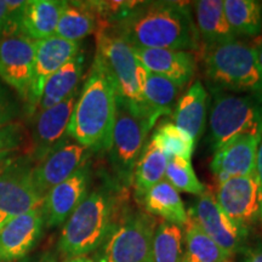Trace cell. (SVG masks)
I'll return each mask as SVG.
<instances>
[{"label": "cell", "mask_w": 262, "mask_h": 262, "mask_svg": "<svg viewBox=\"0 0 262 262\" xmlns=\"http://www.w3.org/2000/svg\"><path fill=\"white\" fill-rule=\"evenodd\" d=\"M108 25L133 48L189 52L201 47L191 8L183 3L139 2L123 17Z\"/></svg>", "instance_id": "6da1fadb"}, {"label": "cell", "mask_w": 262, "mask_h": 262, "mask_svg": "<svg viewBox=\"0 0 262 262\" xmlns=\"http://www.w3.org/2000/svg\"><path fill=\"white\" fill-rule=\"evenodd\" d=\"M116 110V86L102 58L96 54L75 102L67 131L68 136L90 152L108 150Z\"/></svg>", "instance_id": "7a4b0ae2"}, {"label": "cell", "mask_w": 262, "mask_h": 262, "mask_svg": "<svg viewBox=\"0 0 262 262\" xmlns=\"http://www.w3.org/2000/svg\"><path fill=\"white\" fill-rule=\"evenodd\" d=\"M116 199L110 191L88 193L62 227L57 249L66 258L96 251L114 224Z\"/></svg>", "instance_id": "3957f363"}, {"label": "cell", "mask_w": 262, "mask_h": 262, "mask_svg": "<svg viewBox=\"0 0 262 262\" xmlns=\"http://www.w3.org/2000/svg\"><path fill=\"white\" fill-rule=\"evenodd\" d=\"M202 55L212 90L262 93V72L253 45L233 39L203 47Z\"/></svg>", "instance_id": "277c9868"}, {"label": "cell", "mask_w": 262, "mask_h": 262, "mask_svg": "<svg viewBox=\"0 0 262 262\" xmlns=\"http://www.w3.org/2000/svg\"><path fill=\"white\" fill-rule=\"evenodd\" d=\"M262 134V93L212 90L209 143L216 152L237 137Z\"/></svg>", "instance_id": "5b68a950"}, {"label": "cell", "mask_w": 262, "mask_h": 262, "mask_svg": "<svg viewBox=\"0 0 262 262\" xmlns=\"http://www.w3.org/2000/svg\"><path fill=\"white\" fill-rule=\"evenodd\" d=\"M96 40V54L102 58L107 71L112 77L117 97L134 110L149 117L143 106L141 89L142 66L134 54L133 48L120 35H118L108 24L101 26ZM150 120L153 122L152 118Z\"/></svg>", "instance_id": "8992f818"}, {"label": "cell", "mask_w": 262, "mask_h": 262, "mask_svg": "<svg viewBox=\"0 0 262 262\" xmlns=\"http://www.w3.org/2000/svg\"><path fill=\"white\" fill-rule=\"evenodd\" d=\"M158 221L145 211H130L114 221L110 233L96 250L95 262H149Z\"/></svg>", "instance_id": "52a82bcc"}, {"label": "cell", "mask_w": 262, "mask_h": 262, "mask_svg": "<svg viewBox=\"0 0 262 262\" xmlns=\"http://www.w3.org/2000/svg\"><path fill=\"white\" fill-rule=\"evenodd\" d=\"M155 125L148 116L117 97L116 119L108 153L118 181L123 185L126 186L133 181L135 164Z\"/></svg>", "instance_id": "ba28073f"}, {"label": "cell", "mask_w": 262, "mask_h": 262, "mask_svg": "<svg viewBox=\"0 0 262 262\" xmlns=\"http://www.w3.org/2000/svg\"><path fill=\"white\" fill-rule=\"evenodd\" d=\"M29 157H15L0 172V228L12 219L41 206L44 196L32 180Z\"/></svg>", "instance_id": "9c48e42d"}, {"label": "cell", "mask_w": 262, "mask_h": 262, "mask_svg": "<svg viewBox=\"0 0 262 262\" xmlns=\"http://www.w3.org/2000/svg\"><path fill=\"white\" fill-rule=\"evenodd\" d=\"M215 198L244 239L260 220V192L256 173L217 182Z\"/></svg>", "instance_id": "30bf717a"}, {"label": "cell", "mask_w": 262, "mask_h": 262, "mask_svg": "<svg viewBox=\"0 0 262 262\" xmlns=\"http://www.w3.org/2000/svg\"><path fill=\"white\" fill-rule=\"evenodd\" d=\"M35 40L22 34L0 38V79L27 104L34 68Z\"/></svg>", "instance_id": "8fae6325"}, {"label": "cell", "mask_w": 262, "mask_h": 262, "mask_svg": "<svg viewBox=\"0 0 262 262\" xmlns=\"http://www.w3.org/2000/svg\"><path fill=\"white\" fill-rule=\"evenodd\" d=\"M91 152L75 141L66 139L51 150L41 162L33 165L32 180L34 187L42 196L71 178L74 172L88 164Z\"/></svg>", "instance_id": "7c38bea8"}, {"label": "cell", "mask_w": 262, "mask_h": 262, "mask_svg": "<svg viewBox=\"0 0 262 262\" xmlns=\"http://www.w3.org/2000/svg\"><path fill=\"white\" fill-rule=\"evenodd\" d=\"M80 52V42L70 41L56 35L35 41L34 68L27 106L28 113L38 108L42 89L49 78Z\"/></svg>", "instance_id": "4fadbf2b"}, {"label": "cell", "mask_w": 262, "mask_h": 262, "mask_svg": "<svg viewBox=\"0 0 262 262\" xmlns=\"http://www.w3.org/2000/svg\"><path fill=\"white\" fill-rule=\"evenodd\" d=\"M78 96L79 91H75L56 106L39 111L32 133V148L29 159L33 164L41 162L68 136V126Z\"/></svg>", "instance_id": "5bb4252c"}, {"label": "cell", "mask_w": 262, "mask_h": 262, "mask_svg": "<svg viewBox=\"0 0 262 262\" xmlns=\"http://www.w3.org/2000/svg\"><path fill=\"white\" fill-rule=\"evenodd\" d=\"M187 212L202 231L229 256L232 257L238 253L244 238L222 211L210 188H205L204 193L198 196Z\"/></svg>", "instance_id": "9a60e30c"}, {"label": "cell", "mask_w": 262, "mask_h": 262, "mask_svg": "<svg viewBox=\"0 0 262 262\" xmlns=\"http://www.w3.org/2000/svg\"><path fill=\"white\" fill-rule=\"evenodd\" d=\"M45 221L41 206L12 219L0 228V262H16L37 245Z\"/></svg>", "instance_id": "2e32d148"}, {"label": "cell", "mask_w": 262, "mask_h": 262, "mask_svg": "<svg viewBox=\"0 0 262 262\" xmlns=\"http://www.w3.org/2000/svg\"><path fill=\"white\" fill-rule=\"evenodd\" d=\"M90 169L86 164L71 178L47 193L42 201L41 210L48 228L57 227L67 221L72 212L88 195Z\"/></svg>", "instance_id": "e0dca14e"}, {"label": "cell", "mask_w": 262, "mask_h": 262, "mask_svg": "<svg viewBox=\"0 0 262 262\" xmlns=\"http://www.w3.org/2000/svg\"><path fill=\"white\" fill-rule=\"evenodd\" d=\"M261 139L262 134L244 135L216 150L210 163V169L217 182L255 173Z\"/></svg>", "instance_id": "ac0fdd59"}, {"label": "cell", "mask_w": 262, "mask_h": 262, "mask_svg": "<svg viewBox=\"0 0 262 262\" xmlns=\"http://www.w3.org/2000/svg\"><path fill=\"white\" fill-rule=\"evenodd\" d=\"M133 51L145 70L168 78L181 88L194 74L195 60L188 51L147 48H133Z\"/></svg>", "instance_id": "d6986e66"}, {"label": "cell", "mask_w": 262, "mask_h": 262, "mask_svg": "<svg viewBox=\"0 0 262 262\" xmlns=\"http://www.w3.org/2000/svg\"><path fill=\"white\" fill-rule=\"evenodd\" d=\"M206 110H208V93L202 81L196 80L176 103L173 124L188 134L196 143L204 133Z\"/></svg>", "instance_id": "ffe728a7"}, {"label": "cell", "mask_w": 262, "mask_h": 262, "mask_svg": "<svg viewBox=\"0 0 262 262\" xmlns=\"http://www.w3.org/2000/svg\"><path fill=\"white\" fill-rule=\"evenodd\" d=\"M63 2L31 0L26 2L19 21V34L32 40H41L55 35Z\"/></svg>", "instance_id": "44dd1931"}, {"label": "cell", "mask_w": 262, "mask_h": 262, "mask_svg": "<svg viewBox=\"0 0 262 262\" xmlns=\"http://www.w3.org/2000/svg\"><path fill=\"white\" fill-rule=\"evenodd\" d=\"M141 89L146 112L157 123L160 117L172 113L182 88L168 78L152 73L142 67Z\"/></svg>", "instance_id": "7402d4cb"}, {"label": "cell", "mask_w": 262, "mask_h": 262, "mask_svg": "<svg viewBox=\"0 0 262 262\" xmlns=\"http://www.w3.org/2000/svg\"><path fill=\"white\" fill-rule=\"evenodd\" d=\"M139 203L147 214L163 219L169 224L183 228L188 220V212L181 195L166 180L150 188Z\"/></svg>", "instance_id": "603a6c76"}, {"label": "cell", "mask_w": 262, "mask_h": 262, "mask_svg": "<svg viewBox=\"0 0 262 262\" xmlns=\"http://www.w3.org/2000/svg\"><path fill=\"white\" fill-rule=\"evenodd\" d=\"M193 8H194L196 31L204 47L237 39L226 19L224 2L199 0L193 3Z\"/></svg>", "instance_id": "cb8c5ba5"}, {"label": "cell", "mask_w": 262, "mask_h": 262, "mask_svg": "<svg viewBox=\"0 0 262 262\" xmlns=\"http://www.w3.org/2000/svg\"><path fill=\"white\" fill-rule=\"evenodd\" d=\"M83 71L84 54L80 51L56 73L52 74L45 83L38 103V112L56 106L78 91V85L83 77Z\"/></svg>", "instance_id": "d4e9b609"}, {"label": "cell", "mask_w": 262, "mask_h": 262, "mask_svg": "<svg viewBox=\"0 0 262 262\" xmlns=\"http://www.w3.org/2000/svg\"><path fill=\"white\" fill-rule=\"evenodd\" d=\"M169 158L152 139L146 143L134 168L133 183L137 202L163 180Z\"/></svg>", "instance_id": "484cf974"}, {"label": "cell", "mask_w": 262, "mask_h": 262, "mask_svg": "<svg viewBox=\"0 0 262 262\" xmlns=\"http://www.w3.org/2000/svg\"><path fill=\"white\" fill-rule=\"evenodd\" d=\"M96 15L89 3L63 2L55 35L79 42L96 29Z\"/></svg>", "instance_id": "4316f807"}, {"label": "cell", "mask_w": 262, "mask_h": 262, "mask_svg": "<svg viewBox=\"0 0 262 262\" xmlns=\"http://www.w3.org/2000/svg\"><path fill=\"white\" fill-rule=\"evenodd\" d=\"M224 11L235 38H256L262 32V4L255 0H225Z\"/></svg>", "instance_id": "83f0119b"}, {"label": "cell", "mask_w": 262, "mask_h": 262, "mask_svg": "<svg viewBox=\"0 0 262 262\" xmlns=\"http://www.w3.org/2000/svg\"><path fill=\"white\" fill-rule=\"evenodd\" d=\"M182 232V262H227L231 260V256L202 231L191 216H188Z\"/></svg>", "instance_id": "f1b7e54d"}, {"label": "cell", "mask_w": 262, "mask_h": 262, "mask_svg": "<svg viewBox=\"0 0 262 262\" xmlns=\"http://www.w3.org/2000/svg\"><path fill=\"white\" fill-rule=\"evenodd\" d=\"M183 232L180 226L162 221L157 226L149 262H182Z\"/></svg>", "instance_id": "f546056e"}, {"label": "cell", "mask_w": 262, "mask_h": 262, "mask_svg": "<svg viewBox=\"0 0 262 262\" xmlns=\"http://www.w3.org/2000/svg\"><path fill=\"white\" fill-rule=\"evenodd\" d=\"M152 140L160 147L168 158L178 157L191 160L195 142L188 134L182 131L173 123L165 122L157 127Z\"/></svg>", "instance_id": "4dcf8cb0"}, {"label": "cell", "mask_w": 262, "mask_h": 262, "mask_svg": "<svg viewBox=\"0 0 262 262\" xmlns=\"http://www.w3.org/2000/svg\"><path fill=\"white\" fill-rule=\"evenodd\" d=\"M165 180L179 193L185 192L199 196L204 193L206 188L196 178L191 160L178 158V157L169 158L168 165H166Z\"/></svg>", "instance_id": "1f68e13d"}, {"label": "cell", "mask_w": 262, "mask_h": 262, "mask_svg": "<svg viewBox=\"0 0 262 262\" xmlns=\"http://www.w3.org/2000/svg\"><path fill=\"white\" fill-rule=\"evenodd\" d=\"M26 129L21 122L0 126V153L15 152L25 143Z\"/></svg>", "instance_id": "d6a6232c"}, {"label": "cell", "mask_w": 262, "mask_h": 262, "mask_svg": "<svg viewBox=\"0 0 262 262\" xmlns=\"http://www.w3.org/2000/svg\"><path fill=\"white\" fill-rule=\"evenodd\" d=\"M21 114L18 101L9 93L5 86L0 84V126L17 122Z\"/></svg>", "instance_id": "836d02e7"}, {"label": "cell", "mask_w": 262, "mask_h": 262, "mask_svg": "<svg viewBox=\"0 0 262 262\" xmlns=\"http://www.w3.org/2000/svg\"><path fill=\"white\" fill-rule=\"evenodd\" d=\"M257 182H258V192H260V220L262 222V139L260 145H258L257 156H256V168H255Z\"/></svg>", "instance_id": "e575fe53"}, {"label": "cell", "mask_w": 262, "mask_h": 262, "mask_svg": "<svg viewBox=\"0 0 262 262\" xmlns=\"http://www.w3.org/2000/svg\"><path fill=\"white\" fill-rule=\"evenodd\" d=\"M9 22V10L6 2H0V38L4 37L8 28Z\"/></svg>", "instance_id": "d590c367"}, {"label": "cell", "mask_w": 262, "mask_h": 262, "mask_svg": "<svg viewBox=\"0 0 262 262\" xmlns=\"http://www.w3.org/2000/svg\"><path fill=\"white\" fill-rule=\"evenodd\" d=\"M15 152H3L0 153V172L4 170L15 158Z\"/></svg>", "instance_id": "8d00e7d4"}, {"label": "cell", "mask_w": 262, "mask_h": 262, "mask_svg": "<svg viewBox=\"0 0 262 262\" xmlns=\"http://www.w3.org/2000/svg\"><path fill=\"white\" fill-rule=\"evenodd\" d=\"M253 47L255 49V52H256L258 64H260V68H261V72H262V37H258L256 40L254 41Z\"/></svg>", "instance_id": "74e56055"}, {"label": "cell", "mask_w": 262, "mask_h": 262, "mask_svg": "<svg viewBox=\"0 0 262 262\" xmlns=\"http://www.w3.org/2000/svg\"><path fill=\"white\" fill-rule=\"evenodd\" d=\"M245 262H262V249H257L251 253Z\"/></svg>", "instance_id": "f35d334b"}, {"label": "cell", "mask_w": 262, "mask_h": 262, "mask_svg": "<svg viewBox=\"0 0 262 262\" xmlns=\"http://www.w3.org/2000/svg\"><path fill=\"white\" fill-rule=\"evenodd\" d=\"M63 262H95L93 258L86 257V256H79V257H71L66 258Z\"/></svg>", "instance_id": "ab89813d"}, {"label": "cell", "mask_w": 262, "mask_h": 262, "mask_svg": "<svg viewBox=\"0 0 262 262\" xmlns=\"http://www.w3.org/2000/svg\"><path fill=\"white\" fill-rule=\"evenodd\" d=\"M39 262H55V261L52 260V258H50V257H42Z\"/></svg>", "instance_id": "60d3db41"}, {"label": "cell", "mask_w": 262, "mask_h": 262, "mask_svg": "<svg viewBox=\"0 0 262 262\" xmlns=\"http://www.w3.org/2000/svg\"><path fill=\"white\" fill-rule=\"evenodd\" d=\"M227 262H231V261H227Z\"/></svg>", "instance_id": "b9f144b4"}]
</instances>
